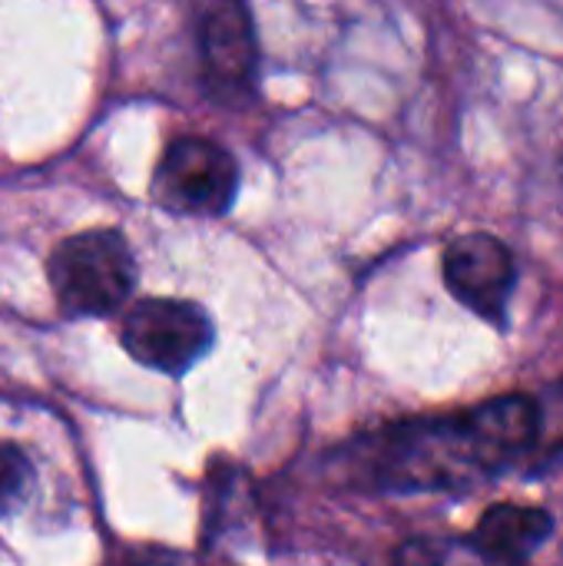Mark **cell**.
I'll return each instance as SVG.
<instances>
[{
	"mask_svg": "<svg viewBox=\"0 0 563 566\" xmlns=\"http://www.w3.org/2000/svg\"><path fill=\"white\" fill-rule=\"evenodd\" d=\"M538 448V398L501 395L445 418L385 428L368 468L388 491H471Z\"/></svg>",
	"mask_w": 563,
	"mask_h": 566,
	"instance_id": "1",
	"label": "cell"
},
{
	"mask_svg": "<svg viewBox=\"0 0 563 566\" xmlns=\"http://www.w3.org/2000/svg\"><path fill=\"white\" fill-rule=\"evenodd\" d=\"M46 272L56 305L73 318L113 315L136 289V259L116 229H90L63 239Z\"/></svg>",
	"mask_w": 563,
	"mask_h": 566,
	"instance_id": "2",
	"label": "cell"
},
{
	"mask_svg": "<svg viewBox=\"0 0 563 566\" xmlns=\"http://www.w3.org/2000/svg\"><path fill=\"white\" fill-rule=\"evenodd\" d=\"M119 342L133 361L149 371L183 378L192 365H199L212 342L216 328L202 305L186 298H143L129 305Z\"/></svg>",
	"mask_w": 563,
	"mask_h": 566,
	"instance_id": "3",
	"label": "cell"
},
{
	"mask_svg": "<svg viewBox=\"0 0 563 566\" xmlns=\"http://www.w3.org/2000/svg\"><path fill=\"white\" fill-rule=\"evenodd\" d=\"M239 166L232 153L206 136H176L153 172V199L176 216H222L236 202Z\"/></svg>",
	"mask_w": 563,
	"mask_h": 566,
	"instance_id": "4",
	"label": "cell"
},
{
	"mask_svg": "<svg viewBox=\"0 0 563 566\" xmlns=\"http://www.w3.org/2000/svg\"><path fill=\"white\" fill-rule=\"evenodd\" d=\"M448 292L494 328H508V308L518 289V262L491 232L458 235L441 259Z\"/></svg>",
	"mask_w": 563,
	"mask_h": 566,
	"instance_id": "5",
	"label": "cell"
},
{
	"mask_svg": "<svg viewBox=\"0 0 563 566\" xmlns=\"http://www.w3.org/2000/svg\"><path fill=\"white\" fill-rule=\"evenodd\" d=\"M202 70L212 96L242 103L259 73V40L246 0H216L199 27Z\"/></svg>",
	"mask_w": 563,
	"mask_h": 566,
	"instance_id": "6",
	"label": "cell"
},
{
	"mask_svg": "<svg viewBox=\"0 0 563 566\" xmlns=\"http://www.w3.org/2000/svg\"><path fill=\"white\" fill-rule=\"evenodd\" d=\"M554 534V517L541 507L494 504L478 521L471 541L494 566H524Z\"/></svg>",
	"mask_w": 563,
	"mask_h": 566,
	"instance_id": "7",
	"label": "cell"
},
{
	"mask_svg": "<svg viewBox=\"0 0 563 566\" xmlns=\"http://www.w3.org/2000/svg\"><path fill=\"white\" fill-rule=\"evenodd\" d=\"M392 566H494L471 537H418L398 547Z\"/></svg>",
	"mask_w": 563,
	"mask_h": 566,
	"instance_id": "8",
	"label": "cell"
},
{
	"mask_svg": "<svg viewBox=\"0 0 563 566\" xmlns=\"http://www.w3.org/2000/svg\"><path fill=\"white\" fill-rule=\"evenodd\" d=\"M30 488H33V464H30V458L17 444L3 441L0 444V517L13 514L27 501Z\"/></svg>",
	"mask_w": 563,
	"mask_h": 566,
	"instance_id": "9",
	"label": "cell"
},
{
	"mask_svg": "<svg viewBox=\"0 0 563 566\" xmlns=\"http://www.w3.org/2000/svg\"><path fill=\"white\" fill-rule=\"evenodd\" d=\"M538 398V448L534 454L544 451H561L563 448V385L534 395Z\"/></svg>",
	"mask_w": 563,
	"mask_h": 566,
	"instance_id": "10",
	"label": "cell"
},
{
	"mask_svg": "<svg viewBox=\"0 0 563 566\" xmlns=\"http://www.w3.org/2000/svg\"><path fill=\"white\" fill-rule=\"evenodd\" d=\"M123 566H183V564H176V560H169V557L163 554V557H153V560H136V557H133V564H123Z\"/></svg>",
	"mask_w": 563,
	"mask_h": 566,
	"instance_id": "11",
	"label": "cell"
}]
</instances>
